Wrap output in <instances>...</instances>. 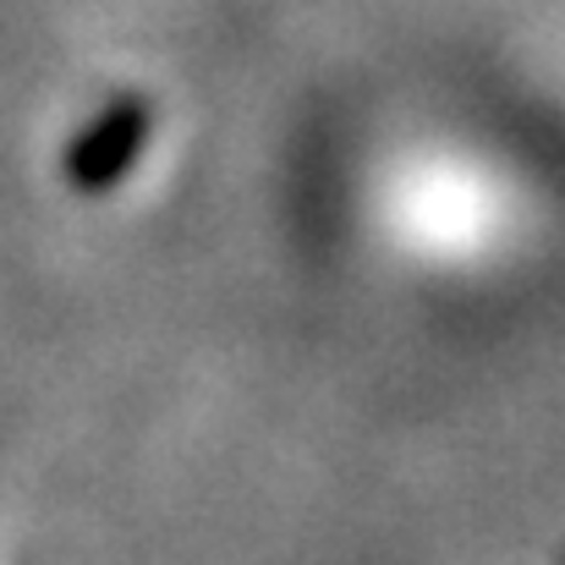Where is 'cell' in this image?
I'll return each mask as SVG.
<instances>
[{
  "mask_svg": "<svg viewBox=\"0 0 565 565\" xmlns=\"http://www.w3.org/2000/svg\"><path fill=\"white\" fill-rule=\"evenodd\" d=\"M154 132V99L149 94H121L66 154V182L77 192H110L127 182V171L138 166V154L149 149Z\"/></svg>",
  "mask_w": 565,
  "mask_h": 565,
  "instance_id": "obj_1",
  "label": "cell"
}]
</instances>
